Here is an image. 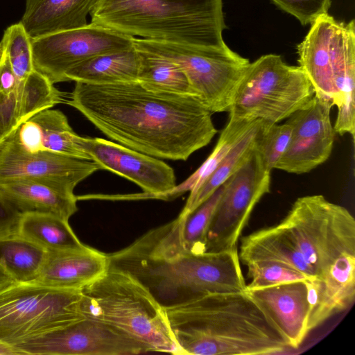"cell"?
<instances>
[{
  "label": "cell",
  "instance_id": "obj_1",
  "mask_svg": "<svg viewBox=\"0 0 355 355\" xmlns=\"http://www.w3.org/2000/svg\"><path fill=\"white\" fill-rule=\"evenodd\" d=\"M64 103L118 144L159 159L186 161L217 133L197 96L154 92L138 81L76 82Z\"/></svg>",
  "mask_w": 355,
  "mask_h": 355
},
{
  "label": "cell",
  "instance_id": "obj_2",
  "mask_svg": "<svg viewBox=\"0 0 355 355\" xmlns=\"http://www.w3.org/2000/svg\"><path fill=\"white\" fill-rule=\"evenodd\" d=\"M180 232L178 216L107 254L108 265L132 274L164 306L208 293L245 291L237 248L194 254L184 246Z\"/></svg>",
  "mask_w": 355,
  "mask_h": 355
},
{
  "label": "cell",
  "instance_id": "obj_3",
  "mask_svg": "<svg viewBox=\"0 0 355 355\" xmlns=\"http://www.w3.org/2000/svg\"><path fill=\"white\" fill-rule=\"evenodd\" d=\"M180 355H258L291 349L246 291L164 306Z\"/></svg>",
  "mask_w": 355,
  "mask_h": 355
},
{
  "label": "cell",
  "instance_id": "obj_4",
  "mask_svg": "<svg viewBox=\"0 0 355 355\" xmlns=\"http://www.w3.org/2000/svg\"><path fill=\"white\" fill-rule=\"evenodd\" d=\"M322 282L323 297L336 313L355 297V220L322 195L298 198L279 223Z\"/></svg>",
  "mask_w": 355,
  "mask_h": 355
},
{
  "label": "cell",
  "instance_id": "obj_5",
  "mask_svg": "<svg viewBox=\"0 0 355 355\" xmlns=\"http://www.w3.org/2000/svg\"><path fill=\"white\" fill-rule=\"evenodd\" d=\"M94 24L141 39L223 48V0H98Z\"/></svg>",
  "mask_w": 355,
  "mask_h": 355
},
{
  "label": "cell",
  "instance_id": "obj_6",
  "mask_svg": "<svg viewBox=\"0 0 355 355\" xmlns=\"http://www.w3.org/2000/svg\"><path fill=\"white\" fill-rule=\"evenodd\" d=\"M85 318L107 324L145 345L150 352L180 355L162 305L128 272L110 266L81 290Z\"/></svg>",
  "mask_w": 355,
  "mask_h": 355
},
{
  "label": "cell",
  "instance_id": "obj_7",
  "mask_svg": "<svg viewBox=\"0 0 355 355\" xmlns=\"http://www.w3.org/2000/svg\"><path fill=\"white\" fill-rule=\"evenodd\" d=\"M299 67L315 96L332 102L343 119L355 114V22L318 17L297 46Z\"/></svg>",
  "mask_w": 355,
  "mask_h": 355
},
{
  "label": "cell",
  "instance_id": "obj_8",
  "mask_svg": "<svg viewBox=\"0 0 355 355\" xmlns=\"http://www.w3.org/2000/svg\"><path fill=\"white\" fill-rule=\"evenodd\" d=\"M314 95L299 66L267 54L247 66L228 113L241 119L278 123L306 106Z\"/></svg>",
  "mask_w": 355,
  "mask_h": 355
},
{
  "label": "cell",
  "instance_id": "obj_9",
  "mask_svg": "<svg viewBox=\"0 0 355 355\" xmlns=\"http://www.w3.org/2000/svg\"><path fill=\"white\" fill-rule=\"evenodd\" d=\"M81 290L37 282L14 284L0 291V342L10 346L64 327L84 317Z\"/></svg>",
  "mask_w": 355,
  "mask_h": 355
},
{
  "label": "cell",
  "instance_id": "obj_10",
  "mask_svg": "<svg viewBox=\"0 0 355 355\" xmlns=\"http://www.w3.org/2000/svg\"><path fill=\"white\" fill-rule=\"evenodd\" d=\"M135 49L176 63L185 73L194 94L212 112H228L250 61L223 48L133 38Z\"/></svg>",
  "mask_w": 355,
  "mask_h": 355
},
{
  "label": "cell",
  "instance_id": "obj_11",
  "mask_svg": "<svg viewBox=\"0 0 355 355\" xmlns=\"http://www.w3.org/2000/svg\"><path fill=\"white\" fill-rule=\"evenodd\" d=\"M270 171L254 146L237 171L223 184L211 220L206 252L237 248V242L255 205L270 192Z\"/></svg>",
  "mask_w": 355,
  "mask_h": 355
},
{
  "label": "cell",
  "instance_id": "obj_12",
  "mask_svg": "<svg viewBox=\"0 0 355 355\" xmlns=\"http://www.w3.org/2000/svg\"><path fill=\"white\" fill-rule=\"evenodd\" d=\"M133 37L89 23L32 39L34 69L53 84L67 81L66 73L95 56L129 49Z\"/></svg>",
  "mask_w": 355,
  "mask_h": 355
},
{
  "label": "cell",
  "instance_id": "obj_13",
  "mask_svg": "<svg viewBox=\"0 0 355 355\" xmlns=\"http://www.w3.org/2000/svg\"><path fill=\"white\" fill-rule=\"evenodd\" d=\"M20 355H135L150 352L139 341L103 322L83 318L12 346Z\"/></svg>",
  "mask_w": 355,
  "mask_h": 355
},
{
  "label": "cell",
  "instance_id": "obj_14",
  "mask_svg": "<svg viewBox=\"0 0 355 355\" xmlns=\"http://www.w3.org/2000/svg\"><path fill=\"white\" fill-rule=\"evenodd\" d=\"M77 139L91 160L97 163L101 169L122 176L143 190L140 193L103 195L101 199H157L176 185L173 169L159 158L102 138L78 135Z\"/></svg>",
  "mask_w": 355,
  "mask_h": 355
},
{
  "label": "cell",
  "instance_id": "obj_15",
  "mask_svg": "<svg viewBox=\"0 0 355 355\" xmlns=\"http://www.w3.org/2000/svg\"><path fill=\"white\" fill-rule=\"evenodd\" d=\"M92 160L50 151H30L10 135L0 141V182L33 180L73 191L83 180L101 170Z\"/></svg>",
  "mask_w": 355,
  "mask_h": 355
},
{
  "label": "cell",
  "instance_id": "obj_16",
  "mask_svg": "<svg viewBox=\"0 0 355 355\" xmlns=\"http://www.w3.org/2000/svg\"><path fill=\"white\" fill-rule=\"evenodd\" d=\"M331 101L314 95L287 120L292 132L287 148L275 168L290 173H309L330 157L335 137Z\"/></svg>",
  "mask_w": 355,
  "mask_h": 355
},
{
  "label": "cell",
  "instance_id": "obj_17",
  "mask_svg": "<svg viewBox=\"0 0 355 355\" xmlns=\"http://www.w3.org/2000/svg\"><path fill=\"white\" fill-rule=\"evenodd\" d=\"M286 340L298 349L309 334V306L304 281L245 290Z\"/></svg>",
  "mask_w": 355,
  "mask_h": 355
},
{
  "label": "cell",
  "instance_id": "obj_18",
  "mask_svg": "<svg viewBox=\"0 0 355 355\" xmlns=\"http://www.w3.org/2000/svg\"><path fill=\"white\" fill-rule=\"evenodd\" d=\"M107 267V254L87 245L78 250L47 251L35 282L62 289L82 290L101 276Z\"/></svg>",
  "mask_w": 355,
  "mask_h": 355
},
{
  "label": "cell",
  "instance_id": "obj_19",
  "mask_svg": "<svg viewBox=\"0 0 355 355\" xmlns=\"http://www.w3.org/2000/svg\"><path fill=\"white\" fill-rule=\"evenodd\" d=\"M10 135L30 151H50L91 160L82 148L78 135L58 110L41 111L21 123Z\"/></svg>",
  "mask_w": 355,
  "mask_h": 355
},
{
  "label": "cell",
  "instance_id": "obj_20",
  "mask_svg": "<svg viewBox=\"0 0 355 355\" xmlns=\"http://www.w3.org/2000/svg\"><path fill=\"white\" fill-rule=\"evenodd\" d=\"M0 200L20 215L47 213L69 220L78 210V200L73 191L33 180L0 182Z\"/></svg>",
  "mask_w": 355,
  "mask_h": 355
},
{
  "label": "cell",
  "instance_id": "obj_21",
  "mask_svg": "<svg viewBox=\"0 0 355 355\" xmlns=\"http://www.w3.org/2000/svg\"><path fill=\"white\" fill-rule=\"evenodd\" d=\"M98 0H26L19 21L28 35L36 38L88 24Z\"/></svg>",
  "mask_w": 355,
  "mask_h": 355
},
{
  "label": "cell",
  "instance_id": "obj_22",
  "mask_svg": "<svg viewBox=\"0 0 355 355\" xmlns=\"http://www.w3.org/2000/svg\"><path fill=\"white\" fill-rule=\"evenodd\" d=\"M239 257L245 266L258 261L277 262L298 270L310 279H316L313 269L280 223L243 237Z\"/></svg>",
  "mask_w": 355,
  "mask_h": 355
},
{
  "label": "cell",
  "instance_id": "obj_23",
  "mask_svg": "<svg viewBox=\"0 0 355 355\" xmlns=\"http://www.w3.org/2000/svg\"><path fill=\"white\" fill-rule=\"evenodd\" d=\"M139 64L138 51L133 45L85 60L69 70L65 77L67 81L92 84L137 81Z\"/></svg>",
  "mask_w": 355,
  "mask_h": 355
},
{
  "label": "cell",
  "instance_id": "obj_24",
  "mask_svg": "<svg viewBox=\"0 0 355 355\" xmlns=\"http://www.w3.org/2000/svg\"><path fill=\"white\" fill-rule=\"evenodd\" d=\"M17 232L46 251H63L85 248L67 220L47 213H26L20 216Z\"/></svg>",
  "mask_w": 355,
  "mask_h": 355
},
{
  "label": "cell",
  "instance_id": "obj_25",
  "mask_svg": "<svg viewBox=\"0 0 355 355\" xmlns=\"http://www.w3.org/2000/svg\"><path fill=\"white\" fill-rule=\"evenodd\" d=\"M46 254L44 248L17 232L0 236V266L15 282H35Z\"/></svg>",
  "mask_w": 355,
  "mask_h": 355
},
{
  "label": "cell",
  "instance_id": "obj_26",
  "mask_svg": "<svg viewBox=\"0 0 355 355\" xmlns=\"http://www.w3.org/2000/svg\"><path fill=\"white\" fill-rule=\"evenodd\" d=\"M261 121L262 120L257 119L252 124L211 175L196 191L189 194L179 216L185 217L193 211L242 165L254 146Z\"/></svg>",
  "mask_w": 355,
  "mask_h": 355
},
{
  "label": "cell",
  "instance_id": "obj_27",
  "mask_svg": "<svg viewBox=\"0 0 355 355\" xmlns=\"http://www.w3.org/2000/svg\"><path fill=\"white\" fill-rule=\"evenodd\" d=\"M137 50L139 60L137 81L144 88L159 93L196 95L185 73L176 63L163 56Z\"/></svg>",
  "mask_w": 355,
  "mask_h": 355
},
{
  "label": "cell",
  "instance_id": "obj_28",
  "mask_svg": "<svg viewBox=\"0 0 355 355\" xmlns=\"http://www.w3.org/2000/svg\"><path fill=\"white\" fill-rule=\"evenodd\" d=\"M255 121H251L229 116L227 125L222 130L215 148L207 159L184 181L160 196L159 200H169L186 192L189 191L191 193L196 191Z\"/></svg>",
  "mask_w": 355,
  "mask_h": 355
},
{
  "label": "cell",
  "instance_id": "obj_29",
  "mask_svg": "<svg viewBox=\"0 0 355 355\" xmlns=\"http://www.w3.org/2000/svg\"><path fill=\"white\" fill-rule=\"evenodd\" d=\"M19 125L37 113L64 103L66 94L44 76L33 70L16 89Z\"/></svg>",
  "mask_w": 355,
  "mask_h": 355
},
{
  "label": "cell",
  "instance_id": "obj_30",
  "mask_svg": "<svg viewBox=\"0 0 355 355\" xmlns=\"http://www.w3.org/2000/svg\"><path fill=\"white\" fill-rule=\"evenodd\" d=\"M223 191V184L185 217H180L181 240L185 248L194 254L206 252L208 228Z\"/></svg>",
  "mask_w": 355,
  "mask_h": 355
},
{
  "label": "cell",
  "instance_id": "obj_31",
  "mask_svg": "<svg viewBox=\"0 0 355 355\" xmlns=\"http://www.w3.org/2000/svg\"><path fill=\"white\" fill-rule=\"evenodd\" d=\"M19 82L33 70L32 38L19 22L8 26L0 42Z\"/></svg>",
  "mask_w": 355,
  "mask_h": 355
},
{
  "label": "cell",
  "instance_id": "obj_32",
  "mask_svg": "<svg viewBox=\"0 0 355 355\" xmlns=\"http://www.w3.org/2000/svg\"><path fill=\"white\" fill-rule=\"evenodd\" d=\"M292 132L287 121L282 125L262 121L255 139V147L266 168L271 172L285 153Z\"/></svg>",
  "mask_w": 355,
  "mask_h": 355
},
{
  "label": "cell",
  "instance_id": "obj_33",
  "mask_svg": "<svg viewBox=\"0 0 355 355\" xmlns=\"http://www.w3.org/2000/svg\"><path fill=\"white\" fill-rule=\"evenodd\" d=\"M246 266L250 278V282L246 285L247 290L310 279L298 270L277 262L258 261Z\"/></svg>",
  "mask_w": 355,
  "mask_h": 355
},
{
  "label": "cell",
  "instance_id": "obj_34",
  "mask_svg": "<svg viewBox=\"0 0 355 355\" xmlns=\"http://www.w3.org/2000/svg\"><path fill=\"white\" fill-rule=\"evenodd\" d=\"M277 7L295 17L302 25L311 24L328 13L331 0H271Z\"/></svg>",
  "mask_w": 355,
  "mask_h": 355
},
{
  "label": "cell",
  "instance_id": "obj_35",
  "mask_svg": "<svg viewBox=\"0 0 355 355\" xmlns=\"http://www.w3.org/2000/svg\"><path fill=\"white\" fill-rule=\"evenodd\" d=\"M19 125L16 91L6 94L0 92V141Z\"/></svg>",
  "mask_w": 355,
  "mask_h": 355
},
{
  "label": "cell",
  "instance_id": "obj_36",
  "mask_svg": "<svg viewBox=\"0 0 355 355\" xmlns=\"http://www.w3.org/2000/svg\"><path fill=\"white\" fill-rule=\"evenodd\" d=\"M18 84L19 80L5 55L0 65V92L9 94L16 91Z\"/></svg>",
  "mask_w": 355,
  "mask_h": 355
},
{
  "label": "cell",
  "instance_id": "obj_37",
  "mask_svg": "<svg viewBox=\"0 0 355 355\" xmlns=\"http://www.w3.org/2000/svg\"><path fill=\"white\" fill-rule=\"evenodd\" d=\"M15 282L11 277L0 266V291L14 284Z\"/></svg>",
  "mask_w": 355,
  "mask_h": 355
},
{
  "label": "cell",
  "instance_id": "obj_38",
  "mask_svg": "<svg viewBox=\"0 0 355 355\" xmlns=\"http://www.w3.org/2000/svg\"><path fill=\"white\" fill-rule=\"evenodd\" d=\"M0 355H20L12 346L0 342Z\"/></svg>",
  "mask_w": 355,
  "mask_h": 355
},
{
  "label": "cell",
  "instance_id": "obj_39",
  "mask_svg": "<svg viewBox=\"0 0 355 355\" xmlns=\"http://www.w3.org/2000/svg\"><path fill=\"white\" fill-rule=\"evenodd\" d=\"M5 58V53L1 43L0 42V65Z\"/></svg>",
  "mask_w": 355,
  "mask_h": 355
}]
</instances>
